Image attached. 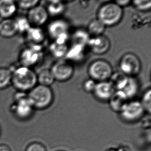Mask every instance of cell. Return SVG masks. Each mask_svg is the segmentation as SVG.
I'll return each instance as SVG.
<instances>
[{
    "mask_svg": "<svg viewBox=\"0 0 151 151\" xmlns=\"http://www.w3.org/2000/svg\"><path fill=\"white\" fill-rule=\"evenodd\" d=\"M37 84V74L32 68L20 65L12 71L11 85L18 92H29Z\"/></svg>",
    "mask_w": 151,
    "mask_h": 151,
    "instance_id": "1",
    "label": "cell"
},
{
    "mask_svg": "<svg viewBox=\"0 0 151 151\" xmlns=\"http://www.w3.org/2000/svg\"><path fill=\"white\" fill-rule=\"evenodd\" d=\"M33 108L42 110L48 108L53 103L54 95L50 87L38 85L27 94Z\"/></svg>",
    "mask_w": 151,
    "mask_h": 151,
    "instance_id": "2",
    "label": "cell"
},
{
    "mask_svg": "<svg viewBox=\"0 0 151 151\" xmlns=\"http://www.w3.org/2000/svg\"><path fill=\"white\" fill-rule=\"evenodd\" d=\"M123 14L122 8L115 2H108L99 9L97 19L105 27H112L120 22Z\"/></svg>",
    "mask_w": 151,
    "mask_h": 151,
    "instance_id": "3",
    "label": "cell"
},
{
    "mask_svg": "<svg viewBox=\"0 0 151 151\" xmlns=\"http://www.w3.org/2000/svg\"><path fill=\"white\" fill-rule=\"evenodd\" d=\"M10 109L17 118L25 120L32 116L34 108L26 93L18 92L15 94L14 102L11 105Z\"/></svg>",
    "mask_w": 151,
    "mask_h": 151,
    "instance_id": "4",
    "label": "cell"
},
{
    "mask_svg": "<svg viewBox=\"0 0 151 151\" xmlns=\"http://www.w3.org/2000/svg\"><path fill=\"white\" fill-rule=\"evenodd\" d=\"M70 25L67 21L63 19H56L51 21L47 27L49 37L54 41L67 44L70 38Z\"/></svg>",
    "mask_w": 151,
    "mask_h": 151,
    "instance_id": "5",
    "label": "cell"
},
{
    "mask_svg": "<svg viewBox=\"0 0 151 151\" xmlns=\"http://www.w3.org/2000/svg\"><path fill=\"white\" fill-rule=\"evenodd\" d=\"M43 48L41 45L29 44L21 51L19 61L21 65L32 68L40 63L43 58Z\"/></svg>",
    "mask_w": 151,
    "mask_h": 151,
    "instance_id": "6",
    "label": "cell"
},
{
    "mask_svg": "<svg viewBox=\"0 0 151 151\" xmlns=\"http://www.w3.org/2000/svg\"><path fill=\"white\" fill-rule=\"evenodd\" d=\"M90 78L96 82L107 81L113 73L112 66L108 61L98 59L90 63L88 68Z\"/></svg>",
    "mask_w": 151,
    "mask_h": 151,
    "instance_id": "7",
    "label": "cell"
},
{
    "mask_svg": "<svg viewBox=\"0 0 151 151\" xmlns=\"http://www.w3.org/2000/svg\"><path fill=\"white\" fill-rule=\"evenodd\" d=\"M119 68L120 71L127 76L135 77L141 71V61L134 54L126 53L121 58Z\"/></svg>",
    "mask_w": 151,
    "mask_h": 151,
    "instance_id": "8",
    "label": "cell"
},
{
    "mask_svg": "<svg viewBox=\"0 0 151 151\" xmlns=\"http://www.w3.org/2000/svg\"><path fill=\"white\" fill-rule=\"evenodd\" d=\"M145 111L140 101H129L120 112L123 120L127 122H135L143 116Z\"/></svg>",
    "mask_w": 151,
    "mask_h": 151,
    "instance_id": "9",
    "label": "cell"
},
{
    "mask_svg": "<svg viewBox=\"0 0 151 151\" xmlns=\"http://www.w3.org/2000/svg\"><path fill=\"white\" fill-rule=\"evenodd\" d=\"M51 72L54 80L63 82L70 80L74 73V67L72 63L67 60L61 59L53 64Z\"/></svg>",
    "mask_w": 151,
    "mask_h": 151,
    "instance_id": "10",
    "label": "cell"
},
{
    "mask_svg": "<svg viewBox=\"0 0 151 151\" xmlns=\"http://www.w3.org/2000/svg\"><path fill=\"white\" fill-rule=\"evenodd\" d=\"M49 16L45 7L40 4L29 10L27 18L32 27H41L47 23Z\"/></svg>",
    "mask_w": 151,
    "mask_h": 151,
    "instance_id": "11",
    "label": "cell"
},
{
    "mask_svg": "<svg viewBox=\"0 0 151 151\" xmlns=\"http://www.w3.org/2000/svg\"><path fill=\"white\" fill-rule=\"evenodd\" d=\"M87 47L94 54L103 55L110 49V42L108 38L103 35L91 37Z\"/></svg>",
    "mask_w": 151,
    "mask_h": 151,
    "instance_id": "12",
    "label": "cell"
},
{
    "mask_svg": "<svg viewBox=\"0 0 151 151\" xmlns=\"http://www.w3.org/2000/svg\"><path fill=\"white\" fill-rule=\"evenodd\" d=\"M87 49V45L72 43V45L69 47L65 57V60L70 63H81L85 59Z\"/></svg>",
    "mask_w": 151,
    "mask_h": 151,
    "instance_id": "13",
    "label": "cell"
},
{
    "mask_svg": "<svg viewBox=\"0 0 151 151\" xmlns=\"http://www.w3.org/2000/svg\"><path fill=\"white\" fill-rule=\"evenodd\" d=\"M115 90L109 81L96 83L93 93L97 100L106 101L109 100Z\"/></svg>",
    "mask_w": 151,
    "mask_h": 151,
    "instance_id": "14",
    "label": "cell"
},
{
    "mask_svg": "<svg viewBox=\"0 0 151 151\" xmlns=\"http://www.w3.org/2000/svg\"><path fill=\"white\" fill-rule=\"evenodd\" d=\"M129 98L122 91L115 90L108 101L110 108L114 112L120 113L129 101Z\"/></svg>",
    "mask_w": 151,
    "mask_h": 151,
    "instance_id": "15",
    "label": "cell"
},
{
    "mask_svg": "<svg viewBox=\"0 0 151 151\" xmlns=\"http://www.w3.org/2000/svg\"><path fill=\"white\" fill-rule=\"evenodd\" d=\"M18 32L15 20L5 19L0 21V36L10 38L14 36Z\"/></svg>",
    "mask_w": 151,
    "mask_h": 151,
    "instance_id": "16",
    "label": "cell"
},
{
    "mask_svg": "<svg viewBox=\"0 0 151 151\" xmlns=\"http://www.w3.org/2000/svg\"><path fill=\"white\" fill-rule=\"evenodd\" d=\"M18 9L16 2L12 0H0V17L3 19H11Z\"/></svg>",
    "mask_w": 151,
    "mask_h": 151,
    "instance_id": "17",
    "label": "cell"
},
{
    "mask_svg": "<svg viewBox=\"0 0 151 151\" xmlns=\"http://www.w3.org/2000/svg\"><path fill=\"white\" fill-rule=\"evenodd\" d=\"M25 34L29 44L41 45L45 40V33L41 27H31Z\"/></svg>",
    "mask_w": 151,
    "mask_h": 151,
    "instance_id": "18",
    "label": "cell"
},
{
    "mask_svg": "<svg viewBox=\"0 0 151 151\" xmlns=\"http://www.w3.org/2000/svg\"><path fill=\"white\" fill-rule=\"evenodd\" d=\"M129 76L120 71L113 72L109 78L111 85L115 90H122L127 84Z\"/></svg>",
    "mask_w": 151,
    "mask_h": 151,
    "instance_id": "19",
    "label": "cell"
},
{
    "mask_svg": "<svg viewBox=\"0 0 151 151\" xmlns=\"http://www.w3.org/2000/svg\"><path fill=\"white\" fill-rule=\"evenodd\" d=\"M139 82L135 77H129L126 85L123 89V92L129 99H132L136 96L139 91Z\"/></svg>",
    "mask_w": 151,
    "mask_h": 151,
    "instance_id": "20",
    "label": "cell"
},
{
    "mask_svg": "<svg viewBox=\"0 0 151 151\" xmlns=\"http://www.w3.org/2000/svg\"><path fill=\"white\" fill-rule=\"evenodd\" d=\"M45 8L49 16L55 17L63 14L65 10V5L60 1H51L49 2Z\"/></svg>",
    "mask_w": 151,
    "mask_h": 151,
    "instance_id": "21",
    "label": "cell"
},
{
    "mask_svg": "<svg viewBox=\"0 0 151 151\" xmlns=\"http://www.w3.org/2000/svg\"><path fill=\"white\" fill-rule=\"evenodd\" d=\"M68 49L67 44L58 43L55 41H53L49 45V51L51 55L58 59L65 57Z\"/></svg>",
    "mask_w": 151,
    "mask_h": 151,
    "instance_id": "22",
    "label": "cell"
},
{
    "mask_svg": "<svg viewBox=\"0 0 151 151\" xmlns=\"http://www.w3.org/2000/svg\"><path fill=\"white\" fill-rule=\"evenodd\" d=\"M90 37L91 36L87 30L83 29H78L74 32L71 36V38L72 43L87 45Z\"/></svg>",
    "mask_w": 151,
    "mask_h": 151,
    "instance_id": "23",
    "label": "cell"
},
{
    "mask_svg": "<svg viewBox=\"0 0 151 151\" xmlns=\"http://www.w3.org/2000/svg\"><path fill=\"white\" fill-rule=\"evenodd\" d=\"M105 29L106 27L98 19H96L91 21L89 23L87 29L86 30L88 32L90 36L94 37L103 35Z\"/></svg>",
    "mask_w": 151,
    "mask_h": 151,
    "instance_id": "24",
    "label": "cell"
},
{
    "mask_svg": "<svg viewBox=\"0 0 151 151\" xmlns=\"http://www.w3.org/2000/svg\"><path fill=\"white\" fill-rule=\"evenodd\" d=\"M55 81L50 69L41 70L37 75V83L42 86L50 87Z\"/></svg>",
    "mask_w": 151,
    "mask_h": 151,
    "instance_id": "25",
    "label": "cell"
},
{
    "mask_svg": "<svg viewBox=\"0 0 151 151\" xmlns=\"http://www.w3.org/2000/svg\"><path fill=\"white\" fill-rule=\"evenodd\" d=\"M12 71L7 68H0V90L7 88L12 84Z\"/></svg>",
    "mask_w": 151,
    "mask_h": 151,
    "instance_id": "26",
    "label": "cell"
},
{
    "mask_svg": "<svg viewBox=\"0 0 151 151\" xmlns=\"http://www.w3.org/2000/svg\"><path fill=\"white\" fill-rule=\"evenodd\" d=\"M15 21L18 33L25 34L32 27L27 17H20Z\"/></svg>",
    "mask_w": 151,
    "mask_h": 151,
    "instance_id": "27",
    "label": "cell"
},
{
    "mask_svg": "<svg viewBox=\"0 0 151 151\" xmlns=\"http://www.w3.org/2000/svg\"><path fill=\"white\" fill-rule=\"evenodd\" d=\"M145 112L150 113L151 110V90L150 88L143 93L140 101Z\"/></svg>",
    "mask_w": 151,
    "mask_h": 151,
    "instance_id": "28",
    "label": "cell"
},
{
    "mask_svg": "<svg viewBox=\"0 0 151 151\" xmlns=\"http://www.w3.org/2000/svg\"><path fill=\"white\" fill-rule=\"evenodd\" d=\"M40 1L38 0L33 1H20L16 2L18 8H20L23 10H27L29 11L34 7L39 4Z\"/></svg>",
    "mask_w": 151,
    "mask_h": 151,
    "instance_id": "29",
    "label": "cell"
},
{
    "mask_svg": "<svg viewBox=\"0 0 151 151\" xmlns=\"http://www.w3.org/2000/svg\"><path fill=\"white\" fill-rule=\"evenodd\" d=\"M133 5L138 10L145 12L150 10L151 8V1L135 0L132 2Z\"/></svg>",
    "mask_w": 151,
    "mask_h": 151,
    "instance_id": "30",
    "label": "cell"
},
{
    "mask_svg": "<svg viewBox=\"0 0 151 151\" xmlns=\"http://www.w3.org/2000/svg\"><path fill=\"white\" fill-rule=\"evenodd\" d=\"M96 82L91 78L86 80L83 84V88L85 91L89 93L93 92L96 86Z\"/></svg>",
    "mask_w": 151,
    "mask_h": 151,
    "instance_id": "31",
    "label": "cell"
},
{
    "mask_svg": "<svg viewBox=\"0 0 151 151\" xmlns=\"http://www.w3.org/2000/svg\"><path fill=\"white\" fill-rule=\"evenodd\" d=\"M25 151H47L45 146L42 143L34 142L27 147Z\"/></svg>",
    "mask_w": 151,
    "mask_h": 151,
    "instance_id": "32",
    "label": "cell"
},
{
    "mask_svg": "<svg viewBox=\"0 0 151 151\" xmlns=\"http://www.w3.org/2000/svg\"><path fill=\"white\" fill-rule=\"evenodd\" d=\"M114 2L122 8L128 6L129 3H131V1L129 0H117Z\"/></svg>",
    "mask_w": 151,
    "mask_h": 151,
    "instance_id": "33",
    "label": "cell"
},
{
    "mask_svg": "<svg viewBox=\"0 0 151 151\" xmlns=\"http://www.w3.org/2000/svg\"><path fill=\"white\" fill-rule=\"evenodd\" d=\"M0 151H11V150L8 145H1Z\"/></svg>",
    "mask_w": 151,
    "mask_h": 151,
    "instance_id": "34",
    "label": "cell"
}]
</instances>
